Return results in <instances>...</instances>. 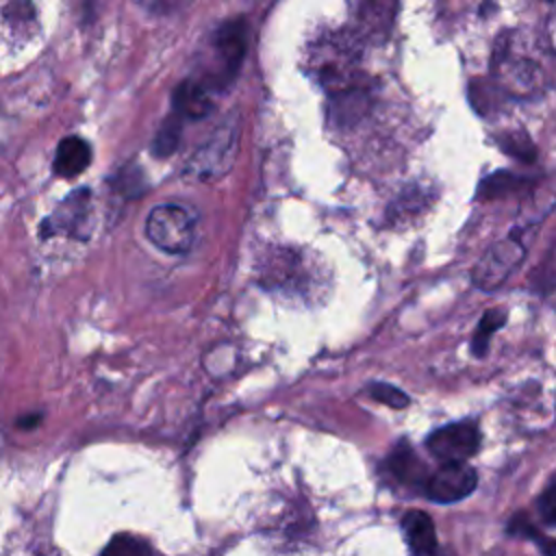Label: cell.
I'll return each mask as SVG.
<instances>
[{"mask_svg":"<svg viewBox=\"0 0 556 556\" xmlns=\"http://www.w3.org/2000/svg\"><path fill=\"white\" fill-rule=\"evenodd\" d=\"M98 556H161L148 541L132 534L113 536Z\"/></svg>","mask_w":556,"mask_h":556,"instance_id":"cell-12","label":"cell"},{"mask_svg":"<svg viewBox=\"0 0 556 556\" xmlns=\"http://www.w3.org/2000/svg\"><path fill=\"white\" fill-rule=\"evenodd\" d=\"M478 484V476L473 467L467 463H443L441 469H437L426 484V493L441 504L465 500L473 493Z\"/></svg>","mask_w":556,"mask_h":556,"instance_id":"cell-5","label":"cell"},{"mask_svg":"<svg viewBox=\"0 0 556 556\" xmlns=\"http://www.w3.org/2000/svg\"><path fill=\"white\" fill-rule=\"evenodd\" d=\"M521 180L517 176H513L510 172H495L491 174L489 178H484L478 187V198H486V200H493L502 193H508L513 191L515 187H519Z\"/></svg>","mask_w":556,"mask_h":556,"instance_id":"cell-16","label":"cell"},{"mask_svg":"<svg viewBox=\"0 0 556 556\" xmlns=\"http://www.w3.org/2000/svg\"><path fill=\"white\" fill-rule=\"evenodd\" d=\"M397 13V0H363L358 9V22L365 37L384 41Z\"/></svg>","mask_w":556,"mask_h":556,"instance_id":"cell-8","label":"cell"},{"mask_svg":"<svg viewBox=\"0 0 556 556\" xmlns=\"http://www.w3.org/2000/svg\"><path fill=\"white\" fill-rule=\"evenodd\" d=\"M180 128H182V117L174 111L165 122H163V126L159 128V132H156V139H154V143H152V152L156 154V156H169L174 150H176V146H178V139H180Z\"/></svg>","mask_w":556,"mask_h":556,"instance_id":"cell-14","label":"cell"},{"mask_svg":"<svg viewBox=\"0 0 556 556\" xmlns=\"http://www.w3.org/2000/svg\"><path fill=\"white\" fill-rule=\"evenodd\" d=\"M502 150H506L510 156L521 159V161H526V163L534 161V154H536L532 141H530L526 135H508V137L502 141Z\"/></svg>","mask_w":556,"mask_h":556,"instance_id":"cell-18","label":"cell"},{"mask_svg":"<svg viewBox=\"0 0 556 556\" xmlns=\"http://www.w3.org/2000/svg\"><path fill=\"white\" fill-rule=\"evenodd\" d=\"M406 545L413 556H437V532L424 510H408L402 519Z\"/></svg>","mask_w":556,"mask_h":556,"instance_id":"cell-7","label":"cell"},{"mask_svg":"<svg viewBox=\"0 0 556 556\" xmlns=\"http://www.w3.org/2000/svg\"><path fill=\"white\" fill-rule=\"evenodd\" d=\"M367 391L374 400L387 404L389 408H406L408 402H410L408 395L402 389H397L393 384H387V382H374V384H369Z\"/></svg>","mask_w":556,"mask_h":556,"instance_id":"cell-17","label":"cell"},{"mask_svg":"<svg viewBox=\"0 0 556 556\" xmlns=\"http://www.w3.org/2000/svg\"><path fill=\"white\" fill-rule=\"evenodd\" d=\"M245 43H248V28L245 22L232 20L226 22L217 33H215V59H217V74L213 78L215 85L230 83L232 76L237 74L243 54H245Z\"/></svg>","mask_w":556,"mask_h":556,"instance_id":"cell-4","label":"cell"},{"mask_svg":"<svg viewBox=\"0 0 556 556\" xmlns=\"http://www.w3.org/2000/svg\"><path fill=\"white\" fill-rule=\"evenodd\" d=\"M213 109L206 87L200 80H185L174 93V111L185 119H200Z\"/></svg>","mask_w":556,"mask_h":556,"instance_id":"cell-11","label":"cell"},{"mask_svg":"<svg viewBox=\"0 0 556 556\" xmlns=\"http://www.w3.org/2000/svg\"><path fill=\"white\" fill-rule=\"evenodd\" d=\"M67 235L74 239H87L91 232V198L85 189L65 198L59 208L41 224V237Z\"/></svg>","mask_w":556,"mask_h":556,"instance_id":"cell-3","label":"cell"},{"mask_svg":"<svg viewBox=\"0 0 556 556\" xmlns=\"http://www.w3.org/2000/svg\"><path fill=\"white\" fill-rule=\"evenodd\" d=\"M506 321V313L502 308H491L480 317V324L473 332V341H471V352L476 356H484L489 350V341L493 337V332H497Z\"/></svg>","mask_w":556,"mask_h":556,"instance_id":"cell-13","label":"cell"},{"mask_svg":"<svg viewBox=\"0 0 556 556\" xmlns=\"http://www.w3.org/2000/svg\"><path fill=\"white\" fill-rule=\"evenodd\" d=\"M508 532L534 541V543L539 545V549H541L545 556H556V539L541 534V532L528 521L526 515H521V513L515 515V517L510 519V523H508Z\"/></svg>","mask_w":556,"mask_h":556,"instance_id":"cell-15","label":"cell"},{"mask_svg":"<svg viewBox=\"0 0 556 556\" xmlns=\"http://www.w3.org/2000/svg\"><path fill=\"white\" fill-rule=\"evenodd\" d=\"M539 508H541L543 519L556 526V486H549V489L541 495Z\"/></svg>","mask_w":556,"mask_h":556,"instance_id":"cell-19","label":"cell"},{"mask_svg":"<svg viewBox=\"0 0 556 556\" xmlns=\"http://www.w3.org/2000/svg\"><path fill=\"white\" fill-rule=\"evenodd\" d=\"M428 450L443 463H465L480 447V430L473 421L447 424L426 439Z\"/></svg>","mask_w":556,"mask_h":556,"instance_id":"cell-2","label":"cell"},{"mask_svg":"<svg viewBox=\"0 0 556 556\" xmlns=\"http://www.w3.org/2000/svg\"><path fill=\"white\" fill-rule=\"evenodd\" d=\"M387 469L389 473L404 486H426L428 476H426V465L417 458V454L406 445L400 443L387 458Z\"/></svg>","mask_w":556,"mask_h":556,"instance_id":"cell-10","label":"cell"},{"mask_svg":"<svg viewBox=\"0 0 556 556\" xmlns=\"http://www.w3.org/2000/svg\"><path fill=\"white\" fill-rule=\"evenodd\" d=\"M91 163V148L80 137H67L59 143L52 169L56 176L74 178L87 169Z\"/></svg>","mask_w":556,"mask_h":556,"instance_id":"cell-9","label":"cell"},{"mask_svg":"<svg viewBox=\"0 0 556 556\" xmlns=\"http://www.w3.org/2000/svg\"><path fill=\"white\" fill-rule=\"evenodd\" d=\"M146 237L167 254H185L195 239V219L185 206L159 204L146 219Z\"/></svg>","mask_w":556,"mask_h":556,"instance_id":"cell-1","label":"cell"},{"mask_svg":"<svg viewBox=\"0 0 556 556\" xmlns=\"http://www.w3.org/2000/svg\"><path fill=\"white\" fill-rule=\"evenodd\" d=\"M521 256H523V248L515 239H506L493 245L476 265L473 282L480 289H495L500 282L506 280V276L521 261Z\"/></svg>","mask_w":556,"mask_h":556,"instance_id":"cell-6","label":"cell"}]
</instances>
